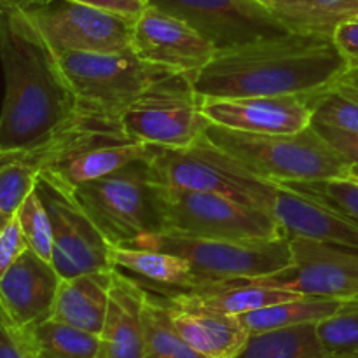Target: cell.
<instances>
[{
	"label": "cell",
	"instance_id": "cell-11",
	"mask_svg": "<svg viewBox=\"0 0 358 358\" xmlns=\"http://www.w3.org/2000/svg\"><path fill=\"white\" fill-rule=\"evenodd\" d=\"M48 44L63 52H117L131 49L136 20L73 0H52L23 9Z\"/></svg>",
	"mask_w": 358,
	"mask_h": 358
},
{
	"label": "cell",
	"instance_id": "cell-25",
	"mask_svg": "<svg viewBox=\"0 0 358 358\" xmlns=\"http://www.w3.org/2000/svg\"><path fill=\"white\" fill-rule=\"evenodd\" d=\"M327 353L318 324H303L250 334L234 358H322Z\"/></svg>",
	"mask_w": 358,
	"mask_h": 358
},
{
	"label": "cell",
	"instance_id": "cell-13",
	"mask_svg": "<svg viewBox=\"0 0 358 358\" xmlns=\"http://www.w3.org/2000/svg\"><path fill=\"white\" fill-rule=\"evenodd\" d=\"M290 248L292 266L289 269L252 280L301 296L341 301L358 297V250L308 238H290Z\"/></svg>",
	"mask_w": 358,
	"mask_h": 358
},
{
	"label": "cell",
	"instance_id": "cell-43",
	"mask_svg": "<svg viewBox=\"0 0 358 358\" xmlns=\"http://www.w3.org/2000/svg\"><path fill=\"white\" fill-rule=\"evenodd\" d=\"M350 177L358 178V166H350Z\"/></svg>",
	"mask_w": 358,
	"mask_h": 358
},
{
	"label": "cell",
	"instance_id": "cell-6",
	"mask_svg": "<svg viewBox=\"0 0 358 358\" xmlns=\"http://www.w3.org/2000/svg\"><path fill=\"white\" fill-rule=\"evenodd\" d=\"M147 159L157 184L215 192L269 213L280 189L276 182L259 177L229 154L217 149L206 136L187 149L150 145Z\"/></svg>",
	"mask_w": 358,
	"mask_h": 358
},
{
	"label": "cell",
	"instance_id": "cell-26",
	"mask_svg": "<svg viewBox=\"0 0 358 358\" xmlns=\"http://www.w3.org/2000/svg\"><path fill=\"white\" fill-rule=\"evenodd\" d=\"M145 292L147 299L143 306L145 357L143 358H210L192 348L178 334L159 296L149 289H145Z\"/></svg>",
	"mask_w": 358,
	"mask_h": 358
},
{
	"label": "cell",
	"instance_id": "cell-44",
	"mask_svg": "<svg viewBox=\"0 0 358 358\" xmlns=\"http://www.w3.org/2000/svg\"><path fill=\"white\" fill-rule=\"evenodd\" d=\"M350 178H352V177H350ZM355 180H358V178H355Z\"/></svg>",
	"mask_w": 358,
	"mask_h": 358
},
{
	"label": "cell",
	"instance_id": "cell-18",
	"mask_svg": "<svg viewBox=\"0 0 358 358\" xmlns=\"http://www.w3.org/2000/svg\"><path fill=\"white\" fill-rule=\"evenodd\" d=\"M147 292L142 283L114 269L107 317L100 334L98 358H143V306Z\"/></svg>",
	"mask_w": 358,
	"mask_h": 358
},
{
	"label": "cell",
	"instance_id": "cell-3",
	"mask_svg": "<svg viewBox=\"0 0 358 358\" xmlns=\"http://www.w3.org/2000/svg\"><path fill=\"white\" fill-rule=\"evenodd\" d=\"M149 143L133 138L121 114L79 100L76 114L45 145L27 152L41 175L66 191H76L135 159L149 156Z\"/></svg>",
	"mask_w": 358,
	"mask_h": 358
},
{
	"label": "cell",
	"instance_id": "cell-8",
	"mask_svg": "<svg viewBox=\"0 0 358 358\" xmlns=\"http://www.w3.org/2000/svg\"><path fill=\"white\" fill-rule=\"evenodd\" d=\"M164 233L205 240H278L289 238L269 212L215 192L161 185Z\"/></svg>",
	"mask_w": 358,
	"mask_h": 358
},
{
	"label": "cell",
	"instance_id": "cell-41",
	"mask_svg": "<svg viewBox=\"0 0 358 358\" xmlns=\"http://www.w3.org/2000/svg\"><path fill=\"white\" fill-rule=\"evenodd\" d=\"M52 0H0V6L16 7V9H31V7L44 6Z\"/></svg>",
	"mask_w": 358,
	"mask_h": 358
},
{
	"label": "cell",
	"instance_id": "cell-29",
	"mask_svg": "<svg viewBox=\"0 0 358 358\" xmlns=\"http://www.w3.org/2000/svg\"><path fill=\"white\" fill-rule=\"evenodd\" d=\"M282 187L310 198L334 212L343 213L358 224V180L355 178H329L310 182H276Z\"/></svg>",
	"mask_w": 358,
	"mask_h": 358
},
{
	"label": "cell",
	"instance_id": "cell-38",
	"mask_svg": "<svg viewBox=\"0 0 358 358\" xmlns=\"http://www.w3.org/2000/svg\"><path fill=\"white\" fill-rule=\"evenodd\" d=\"M73 2L86 3V6L96 7V9L117 14V16L131 17V20H138L150 6L149 0H73Z\"/></svg>",
	"mask_w": 358,
	"mask_h": 358
},
{
	"label": "cell",
	"instance_id": "cell-9",
	"mask_svg": "<svg viewBox=\"0 0 358 358\" xmlns=\"http://www.w3.org/2000/svg\"><path fill=\"white\" fill-rule=\"evenodd\" d=\"M121 117L133 138L170 149L198 143L210 124L192 77L180 72H166L152 80Z\"/></svg>",
	"mask_w": 358,
	"mask_h": 358
},
{
	"label": "cell",
	"instance_id": "cell-24",
	"mask_svg": "<svg viewBox=\"0 0 358 358\" xmlns=\"http://www.w3.org/2000/svg\"><path fill=\"white\" fill-rule=\"evenodd\" d=\"M345 303L346 301L329 299V297L299 296L285 303L245 313L240 318L248 334H259V332L294 327V325L320 324L334 317L345 306Z\"/></svg>",
	"mask_w": 358,
	"mask_h": 358
},
{
	"label": "cell",
	"instance_id": "cell-20",
	"mask_svg": "<svg viewBox=\"0 0 358 358\" xmlns=\"http://www.w3.org/2000/svg\"><path fill=\"white\" fill-rule=\"evenodd\" d=\"M156 294L166 306L171 324L175 325L178 334L203 355L210 358H234L250 336L240 317L182 306L163 294Z\"/></svg>",
	"mask_w": 358,
	"mask_h": 358
},
{
	"label": "cell",
	"instance_id": "cell-17",
	"mask_svg": "<svg viewBox=\"0 0 358 358\" xmlns=\"http://www.w3.org/2000/svg\"><path fill=\"white\" fill-rule=\"evenodd\" d=\"M62 280L52 262L28 248L0 275L2 317L21 327L49 320Z\"/></svg>",
	"mask_w": 358,
	"mask_h": 358
},
{
	"label": "cell",
	"instance_id": "cell-37",
	"mask_svg": "<svg viewBox=\"0 0 358 358\" xmlns=\"http://www.w3.org/2000/svg\"><path fill=\"white\" fill-rule=\"evenodd\" d=\"M332 38L348 69L358 70V14L336 24Z\"/></svg>",
	"mask_w": 358,
	"mask_h": 358
},
{
	"label": "cell",
	"instance_id": "cell-30",
	"mask_svg": "<svg viewBox=\"0 0 358 358\" xmlns=\"http://www.w3.org/2000/svg\"><path fill=\"white\" fill-rule=\"evenodd\" d=\"M268 9L290 31L296 34H331L336 23L317 7L315 0H255Z\"/></svg>",
	"mask_w": 358,
	"mask_h": 358
},
{
	"label": "cell",
	"instance_id": "cell-27",
	"mask_svg": "<svg viewBox=\"0 0 358 358\" xmlns=\"http://www.w3.org/2000/svg\"><path fill=\"white\" fill-rule=\"evenodd\" d=\"M38 358H98L100 336L49 318L35 325Z\"/></svg>",
	"mask_w": 358,
	"mask_h": 358
},
{
	"label": "cell",
	"instance_id": "cell-35",
	"mask_svg": "<svg viewBox=\"0 0 358 358\" xmlns=\"http://www.w3.org/2000/svg\"><path fill=\"white\" fill-rule=\"evenodd\" d=\"M30 248L17 215L2 222L0 229V275Z\"/></svg>",
	"mask_w": 358,
	"mask_h": 358
},
{
	"label": "cell",
	"instance_id": "cell-16",
	"mask_svg": "<svg viewBox=\"0 0 358 358\" xmlns=\"http://www.w3.org/2000/svg\"><path fill=\"white\" fill-rule=\"evenodd\" d=\"M201 112L212 124L247 133L290 135L311 126L313 112L306 96L201 98Z\"/></svg>",
	"mask_w": 358,
	"mask_h": 358
},
{
	"label": "cell",
	"instance_id": "cell-1",
	"mask_svg": "<svg viewBox=\"0 0 358 358\" xmlns=\"http://www.w3.org/2000/svg\"><path fill=\"white\" fill-rule=\"evenodd\" d=\"M3 91L0 152L45 145L76 114L79 96L59 56L23 9L0 6Z\"/></svg>",
	"mask_w": 358,
	"mask_h": 358
},
{
	"label": "cell",
	"instance_id": "cell-34",
	"mask_svg": "<svg viewBox=\"0 0 358 358\" xmlns=\"http://www.w3.org/2000/svg\"><path fill=\"white\" fill-rule=\"evenodd\" d=\"M0 358H38L34 329L0 318Z\"/></svg>",
	"mask_w": 358,
	"mask_h": 358
},
{
	"label": "cell",
	"instance_id": "cell-22",
	"mask_svg": "<svg viewBox=\"0 0 358 358\" xmlns=\"http://www.w3.org/2000/svg\"><path fill=\"white\" fill-rule=\"evenodd\" d=\"M114 269L63 278L51 318L100 336L107 317Z\"/></svg>",
	"mask_w": 358,
	"mask_h": 358
},
{
	"label": "cell",
	"instance_id": "cell-2",
	"mask_svg": "<svg viewBox=\"0 0 358 358\" xmlns=\"http://www.w3.org/2000/svg\"><path fill=\"white\" fill-rule=\"evenodd\" d=\"M346 70L331 34L289 31L220 49L192 83L201 98L308 96L331 87Z\"/></svg>",
	"mask_w": 358,
	"mask_h": 358
},
{
	"label": "cell",
	"instance_id": "cell-4",
	"mask_svg": "<svg viewBox=\"0 0 358 358\" xmlns=\"http://www.w3.org/2000/svg\"><path fill=\"white\" fill-rule=\"evenodd\" d=\"M72 194L114 247H129L164 233L161 184L154 178L147 157L86 182Z\"/></svg>",
	"mask_w": 358,
	"mask_h": 358
},
{
	"label": "cell",
	"instance_id": "cell-42",
	"mask_svg": "<svg viewBox=\"0 0 358 358\" xmlns=\"http://www.w3.org/2000/svg\"><path fill=\"white\" fill-rule=\"evenodd\" d=\"M322 358H358V352H345V353H327Z\"/></svg>",
	"mask_w": 358,
	"mask_h": 358
},
{
	"label": "cell",
	"instance_id": "cell-19",
	"mask_svg": "<svg viewBox=\"0 0 358 358\" xmlns=\"http://www.w3.org/2000/svg\"><path fill=\"white\" fill-rule=\"evenodd\" d=\"M271 213L289 238H308L358 250V224L355 220L282 185Z\"/></svg>",
	"mask_w": 358,
	"mask_h": 358
},
{
	"label": "cell",
	"instance_id": "cell-12",
	"mask_svg": "<svg viewBox=\"0 0 358 358\" xmlns=\"http://www.w3.org/2000/svg\"><path fill=\"white\" fill-rule=\"evenodd\" d=\"M41 196L52 226V266L62 278L112 269L110 243L90 219L73 194L38 175Z\"/></svg>",
	"mask_w": 358,
	"mask_h": 358
},
{
	"label": "cell",
	"instance_id": "cell-5",
	"mask_svg": "<svg viewBox=\"0 0 358 358\" xmlns=\"http://www.w3.org/2000/svg\"><path fill=\"white\" fill-rule=\"evenodd\" d=\"M206 138L231 157L273 182L348 178L350 164L322 138L313 126L290 135L247 133L210 122Z\"/></svg>",
	"mask_w": 358,
	"mask_h": 358
},
{
	"label": "cell",
	"instance_id": "cell-36",
	"mask_svg": "<svg viewBox=\"0 0 358 358\" xmlns=\"http://www.w3.org/2000/svg\"><path fill=\"white\" fill-rule=\"evenodd\" d=\"M318 135L350 164V166H358V133L345 131V129L332 128V126L317 124L311 122Z\"/></svg>",
	"mask_w": 358,
	"mask_h": 358
},
{
	"label": "cell",
	"instance_id": "cell-32",
	"mask_svg": "<svg viewBox=\"0 0 358 358\" xmlns=\"http://www.w3.org/2000/svg\"><path fill=\"white\" fill-rule=\"evenodd\" d=\"M17 219H20L23 233L27 236L30 248L35 254L41 255L45 261L52 262V226L49 213L42 203L37 191H31L23 205L17 210Z\"/></svg>",
	"mask_w": 358,
	"mask_h": 358
},
{
	"label": "cell",
	"instance_id": "cell-40",
	"mask_svg": "<svg viewBox=\"0 0 358 358\" xmlns=\"http://www.w3.org/2000/svg\"><path fill=\"white\" fill-rule=\"evenodd\" d=\"M332 87L338 90L339 93L353 98V100H358V70H346V72L332 84Z\"/></svg>",
	"mask_w": 358,
	"mask_h": 358
},
{
	"label": "cell",
	"instance_id": "cell-23",
	"mask_svg": "<svg viewBox=\"0 0 358 358\" xmlns=\"http://www.w3.org/2000/svg\"><path fill=\"white\" fill-rule=\"evenodd\" d=\"M110 262L119 271L135 275V280L154 292H178L198 287L194 271L184 257L156 248L110 245Z\"/></svg>",
	"mask_w": 358,
	"mask_h": 358
},
{
	"label": "cell",
	"instance_id": "cell-7",
	"mask_svg": "<svg viewBox=\"0 0 358 358\" xmlns=\"http://www.w3.org/2000/svg\"><path fill=\"white\" fill-rule=\"evenodd\" d=\"M129 247L156 248L184 257L194 271L198 287L205 283L250 280L292 266L290 238L278 240H205L171 233L143 238Z\"/></svg>",
	"mask_w": 358,
	"mask_h": 358
},
{
	"label": "cell",
	"instance_id": "cell-15",
	"mask_svg": "<svg viewBox=\"0 0 358 358\" xmlns=\"http://www.w3.org/2000/svg\"><path fill=\"white\" fill-rule=\"evenodd\" d=\"M131 49L150 65L191 77L201 72L219 51L194 27L152 6L136 20Z\"/></svg>",
	"mask_w": 358,
	"mask_h": 358
},
{
	"label": "cell",
	"instance_id": "cell-14",
	"mask_svg": "<svg viewBox=\"0 0 358 358\" xmlns=\"http://www.w3.org/2000/svg\"><path fill=\"white\" fill-rule=\"evenodd\" d=\"M149 3L194 27L219 51L290 31L255 0H149Z\"/></svg>",
	"mask_w": 358,
	"mask_h": 358
},
{
	"label": "cell",
	"instance_id": "cell-39",
	"mask_svg": "<svg viewBox=\"0 0 358 358\" xmlns=\"http://www.w3.org/2000/svg\"><path fill=\"white\" fill-rule=\"evenodd\" d=\"M315 3L336 24L358 14V0H315Z\"/></svg>",
	"mask_w": 358,
	"mask_h": 358
},
{
	"label": "cell",
	"instance_id": "cell-31",
	"mask_svg": "<svg viewBox=\"0 0 358 358\" xmlns=\"http://www.w3.org/2000/svg\"><path fill=\"white\" fill-rule=\"evenodd\" d=\"M306 100L313 112L311 122L358 133V100L339 93L332 86L308 94Z\"/></svg>",
	"mask_w": 358,
	"mask_h": 358
},
{
	"label": "cell",
	"instance_id": "cell-33",
	"mask_svg": "<svg viewBox=\"0 0 358 358\" xmlns=\"http://www.w3.org/2000/svg\"><path fill=\"white\" fill-rule=\"evenodd\" d=\"M318 334L329 353L358 352V297L327 320L318 324Z\"/></svg>",
	"mask_w": 358,
	"mask_h": 358
},
{
	"label": "cell",
	"instance_id": "cell-10",
	"mask_svg": "<svg viewBox=\"0 0 358 358\" xmlns=\"http://www.w3.org/2000/svg\"><path fill=\"white\" fill-rule=\"evenodd\" d=\"M63 70L83 101L122 114L152 80L170 72L143 62L133 49L117 52H63Z\"/></svg>",
	"mask_w": 358,
	"mask_h": 358
},
{
	"label": "cell",
	"instance_id": "cell-21",
	"mask_svg": "<svg viewBox=\"0 0 358 358\" xmlns=\"http://www.w3.org/2000/svg\"><path fill=\"white\" fill-rule=\"evenodd\" d=\"M182 306L199 308L213 313L241 317L250 311L273 304L296 299L301 294L285 289L259 285L254 280H229V282L205 283L189 290L178 292H159Z\"/></svg>",
	"mask_w": 358,
	"mask_h": 358
},
{
	"label": "cell",
	"instance_id": "cell-28",
	"mask_svg": "<svg viewBox=\"0 0 358 358\" xmlns=\"http://www.w3.org/2000/svg\"><path fill=\"white\" fill-rule=\"evenodd\" d=\"M38 175L41 168L27 152H0V222L16 215Z\"/></svg>",
	"mask_w": 358,
	"mask_h": 358
}]
</instances>
